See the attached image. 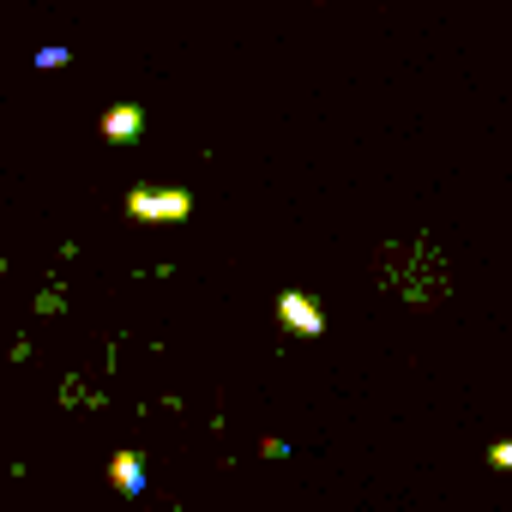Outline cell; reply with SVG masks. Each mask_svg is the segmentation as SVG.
<instances>
[{
  "label": "cell",
  "mask_w": 512,
  "mask_h": 512,
  "mask_svg": "<svg viewBox=\"0 0 512 512\" xmlns=\"http://www.w3.org/2000/svg\"><path fill=\"white\" fill-rule=\"evenodd\" d=\"M127 217H133V223H187V217H193V193H187V187H157V181H145V187L127 193Z\"/></svg>",
  "instance_id": "obj_1"
},
{
  "label": "cell",
  "mask_w": 512,
  "mask_h": 512,
  "mask_svg": "<svg viewBox=\"0 0 512 512\" xmlns=\"http://www.w3.org/2000/svg\"><path fill=\"white\" fill-rule=\"evenodd\" d=\"M278 320H284L296 338H326V314H320V302H308L302 290H278Z\"/></svg>",
  "instance_id": "obj_2"
},
{
  "label": "cell",
  "mask_w": 512,
  "mask_h": 512,
  "mask_svg": "<svg viewBox=\"0 0 512 512\" xmlns=\"http://www.w3.org/2000/svg\"><path fill=\"white\" fill-rule=\"evenodd\" d=\"M103 139H115V145H133L139 133H145V109L139 103H115V109H103Z\"/></svg>",
  "instance_id": "obj_3"
},
{
  "label": "cell",
  "mask_w": 512,
  "mask_h": 512,
  "mask_svg": "<svg viewBox=\"0 0 512 512\" xmlns=\"http://www.w3.org/2000/svg\"><path fill=\"white\" fill-rule=\"evenodd\" d=\"M109 488L127 494V500L145 494V458H139V452H115V458H109Z\"/></svg>",
  "instance_id": "obj_4"
},
{
  "label": "cell",
  "mask_w": 512,
  "mask_h": 512,
  "mask_svg": "<svg viewBox=\"0 0 512 512\" xmlns=\"http://www.w3.org/2000/svg\"><path fill=\"white\" fill-rule=\"evenodd\" d=\"M488 464H494V470H512V440H494V446H488Z\"/></svg>",
  "instance_id": "obj_5"
},
{
  "label": "cell",
  "mask_w": 512,
  "mask_h": 512,
  "mask_svg": "<svg viewBox=\"0 0 512 512\" xmlns=\"http://www.w3.org/2000/svg\"><path fill=\"white\" fill-rule=\"evenodd\" d=\"M0 278H7V260H0Z\"/></svg>",
  "instance_id": "obj_6"
}]
</instances>
